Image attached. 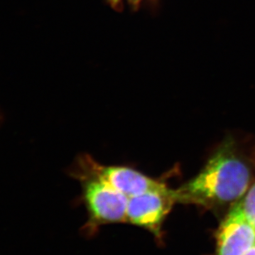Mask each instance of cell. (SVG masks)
Here are the masks:
<instances>
[{
	"label": "cell",
	"mask_w": 255,
	"mask_h": 255,
	"mask_svg": "<svg viewBox=\"0 0 255 255\" xmlns=\"http://www.w3.org/2000/svg\"><path fill=\"white\" fill-rule=\"evenodd\" d=\"M111 4L113 5L114 7H118L121 6L125 1H128L130 2H137L142 1V0H109Z\"/></svg>",
	"instance_id": "7"
},
{
	"label": "cell",
	"mask_w": 255,
	"mask_h": 255,
	"mask_svg": "<svg viewBox=\"0 0 255 255\" xmlns=\"http://www.w3.org/2000/svg\"><path fill=\"white\" fill-rule=\"evenodd\" d=\"M246 147L231 136L225 138L201 172L173 190L177 203L214 209L243 198L255 179V144Z\"/></svg>",
	"instance_id": "1"
},
{
	"label": "cell",
	"mask_w": 255,
	"mask_h": 255,
	"mask_svg": "<svg viewBox=\"0 0 255 255\" xmlns=\"http://www.w3.org/2000/svg\"><path fill=\"white\" fill-rule=\"evenodd\" d=\"M216 241L217 255H245L255 246V226L245 213L241 200L219 226Z\"/></svg>",
	"instance_id": "5"
},
{
	"label": "cell",
	"mask_w": 255,
	"mask_h": 255,
	"mask_svg": "<svg viewBox=\"0 0 255 255\" xmlns=\"http://www.w3.org/2000/svg\"><path fill=\"white\" fill-rule=\"evenodd\" d=\"M84 200L94 225L126 222L128 197L81 168Z\"/></svg>",
	"instance_id": "2"
},
{
	"label": "cell",
	"mask_w": 255,
	"mask_h": 255,
	"mask_svg": "<svg viewBox=\"0 0 255 255\" xmlns=\"http://www.w3.org/2000/svg\"><path fill=\"white\" fill-rule=\"evenodd\" d=\"M81 168L99 177L128 198L147 191L167 188L164 182L147 177L130 167L100 164L88 156L81 161Z\"/></svg>",
	"instance_id": "4"
},
{
	"label": "cell",
	"mask_w": 255,
	"mask_h": 255,
	"mask_svg": "<svg viewBox=\"0 0 255 255\" xmlns=\"http://www.w3.org/2000/svg\"><path fill=\"white\" fill-rule=\"evenodd\" d=\"M245 255H255V246H254L253 248H251Z\"/></svg>",
	"instance_id": "8"
},
{
	"label": "cell",
	"mask_w": 255,
	"mask_h": 255,
	"mask_svg": "<svg viewBox=\"0 0 255 255\" xmlns=\"http://www.w3.org/2000/svg\"><path fill=\"white\" fill-rule=\"evenodd\" d=\"M241 203L249 220L255 226V179L245 196L241 199Z\"/></svg>",
	"instance_id": "6"
},
{
	"label": "cell",
	"mask_w": 255,
	"mask_h": 255,
	"mask_svg": "<svg viewBox=\"0 0 255 255\" xmlns=\"http://www.w3.org/2000/svg\"><path fill=\"white\" fill-rule=\"evenodd\" d=\"M176 203L173 190L169 187L132 196L128 199L126 222L160 237L163 221Z\"/></svg>",
	"instance_id": "3"
}]
</instances>
